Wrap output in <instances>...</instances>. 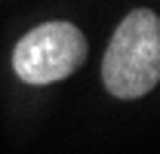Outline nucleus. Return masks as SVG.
I'll return each mask as SVG.
<instances>
[{"mask_svg": "<svg viewBox=\"0 0 160 154\" xmlns=\"http://www.w3.org/2000/svg\"><path fill=\"white\" fill-rule=\"evenodd\" d=\"M102 83L117 99H139L160 83V16L132 9L102 59Z\"/></svg>", "mask_w": 160, "mask_h": 154, "instance_id": "obj_1", "label": "nucleus"}, {"mask_svg": "<svg viewBox=\"0 0 160 154\" xmlns=\"http://www.w3.org/2000/svg\"><path fill=\"white\" fill-rule=\"evenodd\" d=\"M86 62V37L71 22H43L12 49V68L25 83L46 86L71 77Z\"/></svg>", "mask_w": 160, "mask_h": 154, "instance_id": "obj_2", "label": "nucleus"}]
</instances>
